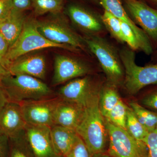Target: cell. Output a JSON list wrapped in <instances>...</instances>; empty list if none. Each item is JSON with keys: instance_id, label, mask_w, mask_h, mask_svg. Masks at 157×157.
I'll use <instances>...</instances> for the list:
<instances>
[{"instance_id": "cell-1", "label": "cell", "mask_w": 157, "mask_h": 157, "mask_svg": "<svg viewBox=\"0 0 157 157\" xmlns=\"http://www.w3.org/2000/svg\"><path fill=\"white\" fill-rule=\"evenodd\" d=\"M100 92L97 90L84 107L83 115L76 129L92 155L104 152L107 141L106 122L100 106Z\"/></svg>"}, {"instance_id": "cell-2", "label": "cell", "mask_w": 157, "mask_h": 157, "mask_svg": "<svg viewBox=\"0 0 157 157\" xmlns=\"http://www.w3.org/2000/svg\"><path fill=\"white\" fill-rule=\"evenodd\" d=\"M0 84L9 102L17 104L50 98L52 94V91L47 85L29 75H10L3 79Z\"/></svg>"}, {"instance_id": "cell-3", "label": "cell", "mask_w": 157, "mask_h": 157, "mask_svg": "<svg viewBox=\"0 0 157 157\" xmlns=\"http://www.w3.org/2000/svg\"><path fill=\"white\" fill-rule=\"evenodd\" d=\"M49 48H62L69 50L76 48L51 42L40 33L37 27L36 21L26 20L21 34L15 43L9 48L3 58V62L9 68L13 62L26 54L33 51Z\"/></svg>"}, {"instance_id": "cell-4", "label": "cell", "mask_w": 157, "mask_h": 157, "mask_svg": "<svg viewBox=\"0 0 157 157\" xmlns=\"http://www.w3.org/2000/svg\"><path fill=\"white\" fill-rule=\"evenodd\" d=\"M84 39L90 51L98 59L107 77L108 84L116 86L124 81V70L119 52L106 39L91 36Z\"/></svg>"}, {"instance_id": "cell-5", "label": "cell", "mask_w": 157, "mask_h": 157, "mask_svg": "<svg viewBox=\"0 0 157 157\" xmlns=\"http://www.w3.org/2000/svg\"><path fill=\"white\" fill-rule=\"evenodd\" d=\"M119 53L124 70V85L129 93L135 94L144 87L157 83V63L138 66L135 52L129 48H122Z\"/></svg>"}, {"instance_id": "cell-6", "label": "cell", "mask_w": 157, "mask_h": 157, "mask_svg": "<svg viewBox=\"0 0 157 157\" xmlns=\"http://www.w3.org/2000/svg\"><path fill=\"white\" fill-rule=\"evenodd\" d=\"M109 138L108 152L113 157H147L146 144L134 138L127 130L106 120Z\"/></svg>"}, {"instance_id": "cell-7", "label": "cell", "mask_w": 157, "mask_h": 157, "mask_svg": "<svg viewBox=\"0 0 157 157\" xmlns=\"http://www.w3.org/2000/svg\"><path fill=\"white\" fill-rule=\"evenodd\" d=\"M59 99L58 97L20 103L26 123L52 126L54 125V114Z\"/></svg>"}, {"instance_id": "cell-8", "label": "cell", "mask_w": 157, "mask_h": 157, "mask_svg": "<svg viewBox=\"0 0 157 157\" xmlns=\"http://www.w3.org/2000/svg\"><path fill=\"white\" fill-rule=\"evenodd\" d=\"M36 22L40 33L51 42L76 48H83L84 39H82L63 21L46 20Z\"/></svg>"}, {"instance_id": "cell-9", "label": "cell", "mask_w": 157, "mask_h": 157, "mask_svg": "<svg viewBox=\"0 0 157 157\" xmlns=\"http://www.w3.org/2000/svg\"><path fill=\"white\" fill-rule=\"evenodd\" d=\"M127 12L150 40L157 42V10L139 0H124Z\"/></svg>"}, {"instance_id": "cell-10", "label": "cell", "mask_w": 157, "mask_h": 157, "mask_svg": "<svg viewBox=\"0 0 157 157\" xmlns=\"http://www.w3.org/2000/svg\"><path fill=\"white\" fill-rule=\"evenodd\" d=\"M26 139L35 157H57L52 144L51 127L26 124Z\"/></svg>"}, {"instance_id": "cell-11", "label": "cell", "mask_w": 157, "mask_h": 157, "mask_svg": "<svg viewBox=\"0 0 157 157\" xmlns=\"http://www.w3.org/2000/svg\"><path fill=\"white\" fill-rule=\"evenodd\" d=\"M98 1L104 10L108 11L121 21L127 24L132 29L139 42L140 50L148 55L152 53L153 47L150 39L130 17L120 0Z\"/></svg>"}, {"instance_id": "cell-12", "label": "cell", "mask_w": 157, "mask_h": 157, "mask_svg": "<svg viewBox=\"0 0 157 157\" xmlns=\"http://www.w3.org/2000/svg\"><path fill=\"white\" fill-rule=\"evenodd\" d=\"M66 13L76 27L91 36H97L105 28L101 16L82 6L71 4L67 8Z\"/></svg>"}, {"instance_id": "cell-13", "label": "cell", "mask_w": 157, "mask_h": 157, "mask_svg": "<svg viewBox=\"0 0 157 157\" xmlns=\"http://www.w3.org/2000/svg\"><path fill=\"white\" fill-rule=\"evenodd\" d=\"M90 71L89 67L83 62L59 55L55 59L52 83L54 85L61 84L70 79L85 76Z\"/></svg>"}, {"instance_id": "cell-14", "label": "cell", "mask_w": 157, "mask_h": 157, "mask_svg": "<svg viewBox=\"0 0 157 157\" xmlns=\"http://www.w3.org/2000/svg\"><path fill=\"white\" fill-rule=\"evenodd\" d=\"M98 87L88 76L76 78L60 89L59 97L84 107Z\"/></svg>"}, {"instance_id": "cell-15", "label": "cell", "mask_w": 157, "mask_h": 157, "mask_svg": "<svg viewBox=\"0 0 157 157\" xmlns=\"http://www.w3.org/2000/svg\"><path fill=\"white\" fill-rule=\"evenodd\" d=\"M26 124L19 104L9 102L0 112V132L9 138L20 134Z\"/></svg>"}, {"instance_id": "cell-16", "label": "cell", "mask_w": 157, "mask_h": 157, "mask_svg": "<svg viewBox=\"0 0 157 157\" xmlns=\"http://www.w3.org/2000/svg\"><path fill=\"white\" fill-rule=\"evenodd\" d=\"M9 69L11 75L24 74L44 79L46 73L45 57L40 55L21 57L11 63Z\"/></svg>"}, {"instance_id": "cell-17", "label": "cell", "mask_w": 157, "mask_h": 157, "mask_svg": "<svg viewBox=\"0 0 157 157\" xmlns=\"http://www.w3.org/2000/svg\"><path fill=\"white\" fill-rule=\"evenodd\" d=\"M84 107L60 98L54 114V125L76 130L83 115Z\"/></svg>"}, {"instance_id": "cell-18", "label": "cell", "mask_w": 157, "mask_h": 157, "mask_svg": "<svg viewBox=\"0 0 157 157\" xmlns=\"http://www.w3.org/2000/svg\"><path fill=\"white\" fill-rule=\"evenodd\" d=\"M51 134L55 151L58 156L65 157L71 150L78 137L74 129L54 125Z\"/></svg>"}, {"instance_id": "cell-19", "label": "cell", "mask_w": 157, "mask_h": 157, "mask_svg": "<svg viewBox=\"0 0 157 157\" xmlns=\"http://www.w3.org/2000/svg\"><path fill=\"white\" fill-rule=\"evenodd\" d=\"M25 21L23 12L13 8L8 17L0 22V33L7 40L9 48L19 37Z\"/></svg>"}, {"instance_id": "cell-20", "label": "cell", "mask_w": 157, "mask_h": 157, "mask_svg": "<svg viewBox=\"0 0 157 157\" xmlns=\"http://www.w3.org/2000/svg\"><path fill=\"white\" fill-rule=\"evenodd\" d=\"M8 157H35L26 139L24 130L17 136L9 138Z\"/></svg>"}, {"instance_id": "cell-21", "label": "cell", "mask_w": 157, "mask_h": 157, "mask_svg": "<svg viewBox=\"0 0 157 157\" xmlns=\"http://www.w3.org/2000/svg\"><path fill=\"white\" fill-rule=\"evenodd\" d=\"M130 105L138 120L148 132L157 130V113L145 109L137 102H131Z\"/></svg>"}, {"instance_id": "cell-22", "label": "cell", "mask_w": 157, "mask_h": 157, "mask_svg": "<svg viewBox=\"0 0 157 157\" xmlns=\"http://www.w3.org/2000/svg\"><path fill=\"white\" fill-rule=\"evenodd\" d=\"M114 87L109 84L100 92L99 106L104 117L121 100Z\"/></svg>"}, {"instance_id": "cell-23", "label": "cell", "mask_w": 157, "mask_h": 157, "mask_svg": "<svg viewBox=\"0 0 157 157\" xmlns=\"http://www.w3.org/2000/svg\"><path fill=\"white\" fill-rule=\"evenodd\" d=\"M126 130L135 139L143 143L149 133L138 120L132 108L128 107L127 109Z\"/></svg>"}, {"instance_id": "cell-24", "label": "cell", "mask_w": 157, "mask_h": 157, "mask_svg": "<svg viewBox=\"0 0 157 157\" xmlns=\"http://www.w3.org/2000/svg\"><path fill=\"white\" fill-rule=\"evenodd\" d=\"M127 109L128 107L121 100L104 118L117 126L126 130Z\"/></svg>"}, {"instance_id": "cell-25", "label": "cell", "mask_w": 157, "mask_h": 157, "mask_svg": "<svg viewBox=\"0 0 157 157\" xmlns=\"http://www.w3.org/2000/svg\"><path fill=\"white\" fill-rule=\"evenodd\" d=\"M101 17L105 28L118 41L123 43L124 40L121 29V21L106 10H104Z\"/></svg>"}, {"instance_id": "cell-26", "label": "cell", "mask_w": 157, "mask_h": 157, "mask_svg": "<svg viewBox=\"0 0 157 157\" xmlns=\"http://www.w3.org/2000/svg\"><path fill=\"white\" fill-rule=\"evenodd\" d=\"M63 0H33L35 12L38 14L57 13L63 8Z\"/></svg>"}, {"instance_id": "cell-27", "label": "cell", "mask_w": 157, "mask_h": 157, "mask_svg": "<svg viewBox=\"0 0 157 157\" xmlns=\"http://www.w3.org/2000/svg\"><path fill=\"white\" fill-rule=\"evenodd\" d=\"M121 29L124 42H126L132 50H140L138 40L132 29L127 24L121 21Z\"/></svg>"}, {"instance_id": "cell-28", "label": "cell", "mask_w": 157, "mask_h": 157, "mask_svg": "<svg viewBox=\"0 0 157 157\" xmlns=\"http://www.w3.org/2000/svg\"><path fill=\"white\" fill-rule=\"evenodd\" d=\"M65 157H91L87 147L79 136L70 152Z\"/></svg>"}, {"instance_id": "cell-29", "label": "cell", "mask_w": 157, "mask_h": 157, "mask_svg": "<svg viewBox=\"0 0 157 157\" xmlns=\"http://www.w3.org/2000/svg\"><path fill=\"white\" fill-rule=\"evenodd\" d=\"M144 143L147 148V157H157V130L149 132Z\"/></svg>"}, {"instance_id": "cell-30", "label": "cell", "mask_w": 157, "mask_h": 157, "mask_svg": "<svg viewBox=\"0 0 157 157\" xmlns=\"http://www.w3.org/2000/svg\"><path fill=\"white\" fill-rule=\"evenodd\" d=\"M13 9L11 0H0V22L8 17Z\"/></svg>"}, {"instance_id": "cell-31", "label": "cell", "mask_w": 157, "mask_h": 157, "mask_svg": "<svg viewBox=\"0 0 157 157\" xmlns=\"http://www.w3.org/2000/svg\"><path fill=\"white\" fill-rule=\"evenodd\" d=\"M9 149V137L0 132V157H8Z\"/></svg>"}, {"instance_id": "cell-32", "label": "cell", "mask_w": 157, "mask_h": 157, "mask_svg": "<svg viewBox=\"0 0 157 157\" xmlns=\"http://www.w3.org/2000/svg\"><path fill=\"white\" fill-rule=\"evenodd\" d=\"M13 8L17 11L24 12L33 5V0H11Z\"/></svg>"}, {"instance_id": "cell-33", "label": "cell", "mask_w": 157, "mask_h": 157, "mask_svg": "<svg viewBox=\"0 0 157 157\" xmlns=\"http://www.w3.org/2000/svg\"><path fill=\"white\" fill-rule=\"evenodd\" d=\"M142 103L146 107L157 111V91L144 98Z\"/></svg>"}, {"instance_id": "cell-34", "label": "cell", "mask_w": 157, "mask_h": 157, "mask_svg": "<svg viewBox=\"0 0 157 157\" xmlns=\"http://www.w3.org/2000/svg\"><path fill=\"white\" fill-rule=\"evenodd\" d=\"M9 48V43L0 33V57L2 59L6 55Z\"/></svg>"}, {"instance_id": "cell-35", "label": "cell", "mask_w": 157, "mask_h": 157, "mask_svg": "<svg viewBox=\"0 0 157 157\" xmlns=\"http://www.w3.org/2000/svg\"><path fill=\"white\" fill-rule=\"evenodd\" d=\"M11 75L9 68L5 65L2 59L0 57V82L4 78Z\"/></svg>"}, {"instance_id": "cell-36", "label": "cell", "mask_w": 157, "mask_h": 157, "mask_svg": "<svg viewBox=\"0 0 157 157\" xmlns=\"http://www.w3.org/2000/svg\"><path fill=\"white\" fill-rule=\"evenodd\" d=\"M9 102L6 93L0 84V112Z\"/></svg>"}, {"instance_id": "cell-37", "label": "cell", "mask_w": 157, "mask_h": 157, "mask_svg": "<svg viewBox=\"0 0 157 157\" xmlns=\"http://www.w3.org/2000/svg\"><path fill=\"white\" fill-rule=\"evenodd\" d=\"M91 157H113L109 155L104 154L103 153H101L96 154L93 155L91 156Z\"/></svg>"}, {"instance_id": "cell-38", "label": "cell", "mask_w": 157, "mask_h": 157, "mask_svg": "<svg viewBox=\"0 0 157 157\" xmlns=\"http://www.w3.org/2000/svg\"><path fill=\"white\" fill-rule=\"evenodd\" d=\"M150 1H151V2H153L157 5V0H150Z\"/></svg>"}, {"instance_id": "cell-39", "label": "cell", "mask_w": 157, "mask_h": 157, "mask_svg": "<svg viewBox=\"0 0 157 157\" xmlns=\"http://www.w3.org/2000/svg\"><path fill=\"white\" fill-rule=\"evenodd\" d=\"M91 1H93V2H99V1L98 0H91Z\"/></svg>"}, {"instance_id": "cell-40", "label": "cell", "mask_w": 157, "mask_h": 157, "mask_svg": "<svg viewBox=\"0 0 157 157\" xmlns=\"http://www.w3.org/2000/svg\"><path fill=\"white\" fill-rule=\"evenodd\" d=\"M62 157L58 156V157Z\"/></svg>"}]
</instances>
